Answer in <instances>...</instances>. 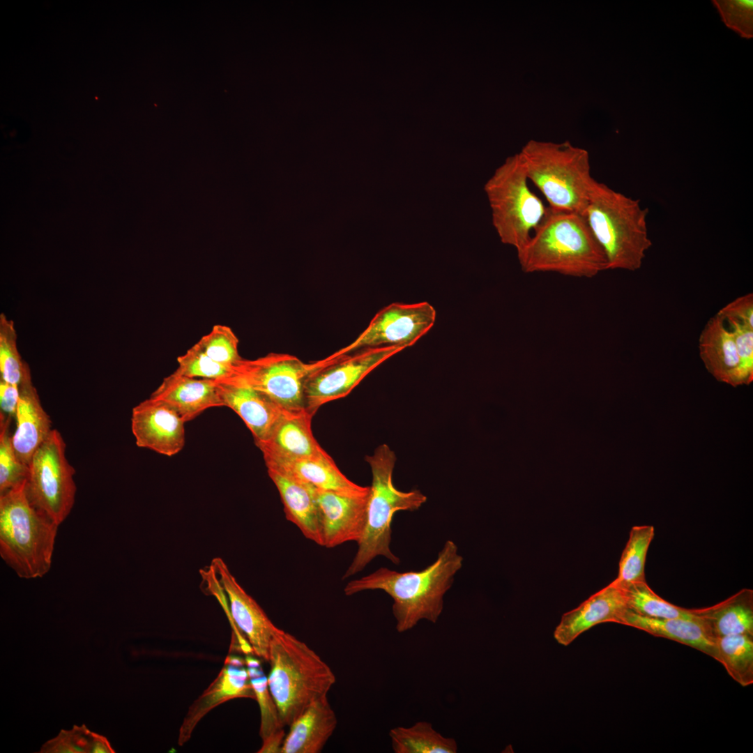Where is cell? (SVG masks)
Instances as JSON below:
<instances>
[{
  "label": "cell",
  "mask_w": 753,
  "mask_h": 753,
  "mask_svg": "<svg viewBox=\"0 0 753 753\" xmlns=\"http://www.w3.org/2000/svg\"><path fill=\"white\" fill-rule=\"evenodd\" d=\"M389 736L395 753H456L457 743L437 732L427 722H418L409 727L390 729Z\"/></svg>",
  "instance_id": "obj_28"
},
{
  "label": "cell",
  "mask_w": 753,
  "mask_h": 753,
  "mask_svg": "<svg viewBox=\"0 0 753 753\" xmlns=\"http://www.w3.org/2000/svg\"><path fill=\"white\" fill-rule=\"evenodd\" d=\"M617 623L643 630L653 636L677 641L716 659L715 642L698 620L651 618L637 614L627 608Z\"/></svg>",
  "instance_id": "obj_27"
},
{
  "label": "cell",
  "mask_w": 753,
  "mask_h": 753,
  "mask_svg": "<svg viewBox=\"0 0 753 753\" xmlns=\"http://www.w3.org/2000/svg\"><path fill=\"white\" fill-rule=\"evenodd\" d=\"M66 443L52 429L29 464L25 490L30 502L57 524L70 514L75 499V471L66 456Z\"/></svg>",
  "instance_id": "obj_10"
},
{
  "label": "cell",
  "mask_w": 753,
  "mask_h": 753,
  "mask_svg": "<svg viewBox=\"0 0 753 753\" xmlns=\"http://www.w3.org/2000/svg\"><path fill=\"white\" fill-rule=\"evenodd\" d=\"M463 558L452 540H447L436 560L419 571L399 572L386 568L349 582L346 595L366 590H381L393 600L396 630L404 632L423 620L436 623L443 608V596L451 587Z\"/></svg>",
  "instance_id": "obj_1"
},
{
  "label": "cell",
  "mask_w": 753,
  "mask_h": 753,
  "mask_svg": "<svg viewBox=\"0 0 753 753\" xmlns=\"http://www.w3.org/2000/svg\"><path fill=\"white\" fill-rule=\"evenodd\" d=\"M109 740L105 736L93 733L90 753H114Z\"/></svg>",
  "instance_id": "obj_43"
},
{
  "label": "cell",
  "mask_w": 753,
  "mask_h": 753,
  "mask_svg": "<svg viewBox=\"0 0 753 753\" xmlns=\"http://www.w3.org/2000/svg\"><path fill=\"white\" fill-rule=\"evenodd\" d=\"M523 163L517 153L508 158L486 182L484 189L492 224L501 241L521 250L544 218L547 208L529 188Z\"/></svg>",
  "instance_id": "obj_8"
},
{
  "label": "cell",
  "mask_w": 753,
  "mask_h": 753,
  "mask_svg": "<svg viewBox=\"0 0 753 753\" xmlns=\"http://www.w3.org/2000/svg\"><path fill=\"white\" fill-rule=\"evenodd\" d=\"M266 467L277 469L316 488L344 494L360 495L370 492V486L358 485L347 478L330 456L291 459L263 455Z\"/></svg>",
  "instance_id": "obj_23"
},
{
  "label": "cell",
  "mask_w": 753,
  "mask_h": 753,
  "mask_svg": "<svg viewBox=\"0 0 753 753\" xmlns=\"http://www.w3.org/2000/svg\"><path fill=\"white\" fill-rule=\"evenodd\" d=\"M403 349L397 346L363 349L319 370L305 385L306 410L314 416L323 404L346 397L372 370Z\"/></svg>",
  "instance_id": "obj_12"
},
{
  "label": "cell",
  "mask_w": 753,
  "mask_h": 753,
  "mask_svg": "<svg viewBox=\"0 0 753 753\" xmlns=\"http://www.w3.org/2000/svg\"><path fill=\"white\" fill-rule=\"evenodd\" d=\"M17 335L12 320L4 314L0 316V373L1 380L18 385L20 383L27 364L21 359L17 348Z\"/></svg>",
  "instance_id": "obj_34"
},
{
  "label": "cell",
  "mask_w": 753,
  "mask_h": 753,
  "mask_svg": "<svg viewBox=\"0 0 753 753\" xmlns=\"http://www.w3.org/2000/svg\"><path fill=\"white\" fill-rule=\"evenodd\" d=\"M20 398L18 385L11 384L3 380L0 381L1 411L15 418Z\"/></svg>",
  "instance_id": "obj_41"
},
{
  "label": "cell",
  "mask_w": 753,
  "mask_h": 753,
  "mask_svg": "<svg viewBox=\"0 0 753 753\" xmlns=\"http://www.w3.org/2000/svg\"><path fill=\"white\" fill-rule=\"evenodd\" d=\"M268 690L280 719L289 726L335 683L330 667L307 644L280 629L269 647Z\"/></svg>",
  "instance_id": "obj_3"
},
{
  "label": "cell",
  "mask_w": 753,
  "mask_h": 753,
  "mask_svg": "<svg viewBox=\"0 0 753 753\" xmlns=\"http://www.w3.org/2000/svg\"><path fill=\"white\" fill-rule=\"evenodd\" d=\"M372 471V484L367 508V522L356 554L344 579L363 570L377 556H383L398 565L400 558L391 552V524L394 514L400 510H418L427 496L418 489L402 492L393 482L396 462L395 452L386 444L378 446L365 457Z\"/></svg>",
  "instance_id": "obj_7"
},
{
  "label": "cell",
  "mask_w": 753,
  "mask_h": 753,
  "mask_svg": "<svg viewBox=\"0 0 753 753\" xmlns=\"http://www.w3.org/2000/svg\"><path fill=\"white\" fill-rule=\"evenodd\" d=\"M267 471L280 494L286 518L296 525L305 538L321 546L315 487L274 468L267 467Z\"/></svg>",
  "instance_id": "obj_25"
},
{
  "label": "cell",
  "mask_w": 753,
  "mask_h": 753,
  "mask_svg": "<svg viewBox=\"0 0 753 753\" xmlns=\"http://www.w3.org/2000/svg\"><path fill=\"white\" fill-rule=\"evenodd\" d=\"M211 568L217 584L227 595L234 623L244 634L252 651L268 662L271 642L280 628L238 584L222 558H214Z\"/></svg>",
  "instance_id": "obj_13"
},
{
  "label": "cell",
  "mask_w": 753,
  "mask_h": 753,
  "mask_svg": "<svg viewBox=\"0 0 753 753\" xmlns=\"http://www.w3.org/2000/svg\"><path fill=\"white\" fill-rule=\"evenodd\" d=\"M722 20L740 37H753V0H713Z\"/></svg>",
  "instance_id": "obj_37"
},
{
  "label": "cell",
  "mask_w": 753,
  "mask_h": 753,
  "mask_svg": "<svg viewBox=\"0 0 753 753\" xmlns=\"http://www.w3.org/2000/svg\"><path fill=\"white\" fill-rule=\"evenodd\" d=\"M655 535L652 525L634 526L622 552L615 581L621 586L645 580L647 552Z\"/></svg>",
  "instance_id": "obj_30"
},
{
  "label": "cell",
  "mask_w": 753,
  "mask_h": 753,
  "mask_svg": "<svg viewBox=\"0 0 753 753\" xmlns=\"http://www.w3.org/2000/svg\"><path fill=\"white\" fill-rule=\"evenodd\" d=\"M242 666L238 658H226L216 678L189 707L179 729V745H183L190 738L199 721L218 705L235 698L255 699L248 671Z\"/></svg>",
  "instance_id": "obj_16"
},
{
  "label": "cell",
  "mask_w": 753,
  "mask_h": 753,
  "mask_svg": "<svg viewBox=\"0 0 753 753\" xmlns=\"http://www.w3.org/2000/svg\"><path fill=\"white\" fill-rule=\"evenodd\" d=\"M185 423L171 406L151 397L132 411L131 429L137 446L168 457L184 447Z\"/></svg>",
  "instance_id": "obj_14"
},
{
  "label": "cell",
  "mask_w": 753,
  "mask_h": 753,
  "mask_svg": "<svg viewBox=\"0 0 753 753\" xmlns=\"http://www.w3.org/2000/svg\"><path fill=\"white\" fill-rule=\"evenodd\" d=\"M195 345L213 360L235 367L243 359L238 352V339L225 325H215Z\"/></svg>",
  "instance_id": "obj_33"
},
{
  "label": "cell",
  "mask_w": 753,
  "mask_h": 753,
  "mask_svg": "<svg viewBox=\"0 0 753 753\" xmlns=\"http://www.w3.org/2000/svg\"><path fill=\"white\" fill-rule=\"evenodd\" d=\"M724 321L734 336L742 385H749L753 380V328L734 320Z\"/></svg>",
  "instance_id": "obj_39"
},
{
  "label": "cell",
  "mask_w": 753,
  "mask_h": 753,
  "mask_svg": "<svg viewBox=\"0 0 753 753\" xmlns=\"http://www.w3.org/2000/svg\"><path fill=\"white\" fill-rule=\"evenodd\" d=\"M369 494L349 495L314 488L321 546L332 548L350 541L359 542L366 525Z\"/></svg>",
  "instance_id": "obj_15"
},
{
  "label": "cell",
  "mask_w": 753,
  "mask_h": 753,
  "mask_svg": "<svg viewBox=\"0 0 753 753\" xmlns=\"http://www.w3.org/2000/svg\"><path fill=\"white\" fill-rule=\"evenodd\" d=\"M648 209L639 199L595 181L585 215L602 248L607 270L635 271L652 245L647 227Z\"/></svg>",
  "instance_id": "obj_4"
},
{
  "label": "cell",
  "mask_w": 753,
  "mask_h": 753,
  "mask_svg": "<svg viewBox=\"0 0 753 753\" xmlns=\"http://www.w3.org/2000/svg\"><path fill=\"white\" fill-rule=\"evenodd\" d=\"M724 320H734L753 328V294L749 293L738 297L717 313Z\"/></svg>",
  "instance_id": "obj_40"
},
{
  "label": "cell",
  "mask_w": 753,
  "mask_h": 753,
  "mask_svg": "<svg viewBox=\"0 0 753 753\" xmlns=\"http://www.w3.org/2000/svg\"><path fill=\"white\" fill-rule=\"evenodd\" d=\"M436 312L428 302L393 303L380 310L367 328L340 351L345 354L372 347L413 346L434 326Z\"/></svg>",
  "instance_id": "obj_11"
},
{
  "label": "cell",
  "mask_w": 753,
  "mask_h": 753,
  "mask_svg": "<svg viewBox=\"0 0 753 753\" xmlns=\"http://www.w3.org/2000/svg\"><path fill=\"white\" fill-rule=\"evenodd\" d=\"M250 682L255 693L261 713L259 735L263 740L283 729L277 707L268 690L267 677L248 669Z\"/></svg>",
  "instance_id": "obj_36"
},
{
  "label": "cell",
  "mask_w": 753,
  "mask_h": 753,
  "mask_svg": "<svg viewBox=\"0 0 753 753\" xmlns=\"http://www.w3.org/2000/svg\"><path fill=\"white\" fill-rule=\"evenodd\" d=\"M93 732L85 725L74 726L71 730H61L56 737L45 743L43 753H90Z\"/></svg>",
  "instance_id": "obj_38"
},
{
  "label": "cell",
  "mask_w": 753,
  "mask_h": 753,
  "mask_svg": "<svg viewBox=\"0 0 753 753\" xmlns=\"http://www.w3.org/2000/svg\"><path fill=\"white\" fill-rule=\"evenodd\" d=\"M692 610L714 641L732 634L753 635L752 590L744 588L716 604Z\"/></svg>",
  "instance_id": "obj_26"
},
{
  "label": "cell",
  "mask_w": 753,
  "mask_h": 753,
  "mask_svg": "<svg viewBox=\"0 0 753 753\" xmlns=\"http://www.w3.org/2000/svg\"><path fill=\"white\" fill-rule=\"evenodd\" d=\"M699 351L706 368L715 379L732 386L742 385L733 334L717 314L709 319L700 333Z\"/></svg>",
  "instance_id": "obj_22"
},
{
  "label": "cell",
  "mask_w": 753,
  "mask_h": 753,
  "mask_svg": "<svg viewBox=\"0 0 753 753\" xmlns=\"http://www.w3.org/2000/svg\"><path fill=\"white\" fill-rule=\"evenodd\" d=\"M283 729L262 740V745L259 753H281L285 738Z\"/></svg>",
  "instance_id": "obj_42"
},
{
  "label": "cell",
  "mask_w": 753,
  "mask_h": 753,
  "mask_svg": "<svg viewBox=\"0 0 753 753\" xmlns=\"http://www.w3.org/2000/svg\"><path fill=\"white\" fill-rule=\"evenodd\" d=\"M519 155L528 181L542 193L548 208L585 214L596 181L586 150L569 142L530 140Z\"/></svg>",
  "instance_id": "obj_6"
},
{
  "label": "cell",
  "mask_w": 753,
  "mask_h": 753,
  "mask_svg": "<svg viewBox=\"0 0 753 753\" xmlns=\"http://www.w3.org/2000/svg\"><path fill=\"white\" fill-rule=\"evenodd\" d=\"M26 480L0 494V555L23 579L50 569L59 524L29 500Z\"/></svg>",
  "instance_id": "obj_5"
},
{
  "label": "cell",
  "mask_w": 753,
  "mask_h": 753,
  "mask_svg": "<svg viewBox=\"0 0 753 753\" xmlns=\"http://www.w3.org/2000/svg\"><path fill=\"white\" fill-rule=\"evenodd\" d=\"M337 724L325 696L312 703L289 725L281 753H319Z\"/></svg>",
  "instance_id": "obj_24"
},
{
  "label": "cell",
  "mask_w": 753,
  "mask_h": 753,
  "mask_svg": "<svg viewBox=\"0 0 753 753\" xmlns=\"http://www.w3.org/2000/svg\"><path fill=\"white\" fill-rule=\"evenodd\" d=\"M218 381L225 406L240 416L255 443L266 441L286 410L265 394L238 380L228 378Z\"/></svg>",
  "instance_id": "obj_18"
},
{
  "label": "cell",
  "mask_w": 753,
  "mask_h": 753,
  "mask_svg": "<svg viewBox=\"0 0 753 753\" xmlns=\"http://www.w3.org/2000/svg\"><path fill=\"white\" fill-rule=\"evenodd\" d=\"M622 587L628 608L637 614L657 618L697 620L692 609L678 607L664 600L648 586L646 581Z\"/></svg>",
  "instance_id": "obj_31"
},
{
  "label": "cell",
  "mask_w": 753,
  "mask_h": 753,
  "mask_svg": "<svg viewBox=\"0 0 753 753\" xmlns=\"http://www.w3.org/2000/svg\"><path fill=\"white\" fill-rule=\"evenodd\" d=\"M175 373L193 378L222 380L233 375L234 368L218 363L195 344L177 358Z\"/></svg>",
  "instance_id": "obj_35"
},
{
  "label": "cell",
  "mask_w": 753,
  "mask_h": 753,
  "mask_svg": "<svg viewBox=\"0 0 753 753\" xmlns=\"http://www.w3.org/2000/svg\"><path fill=\"white\" fill-rule=\"evenodd\" d=\"M517 254L525 273H554L592 278L607 270L605 254L586 215L577 212L547 208L530 239Z\"/></svg>",
  "instance_id": "obj_2"
},
{
  "label": "cell",
  "mask_w": 753,
  "mask_h": 753,
  "mask_svg": "<svg viewBox=\"0 0 753 753\" xmlns=\"http://www.w3.org/2000/svg\"><path fill=\"white\" fill-rule=\"evenodd\" d=\"M344 355L340 350L317 361L305 363L288 353H270L254 360L243 359L229 378L265 394L289 411L305 409V388L310 376Z\"/></svg>",
  "instance_id": "obj_9"
},
{
  "label": "cell",
  "mask_w": 753,
  "mask_h": 753,
  "mask_svg": "<svg viewBox=\"0 0 753 753\" xmlns=\"http://www.w3.org/2000/svg\"><path fill=\"white\" fill-rule=\"evenodd\" d=\"M312 417L306 409L285 411L268 439L255 444L263 455L291 459L328 457L313 435Z\"/></svg>",
  "instance_id": "obj_20"
},
{
  "label": "cell",
  "mask_w": 753,
  "mask_h": 753,
  "mask_svg": "<svg viewBox=\"0 0 753 753\" xmlns=\"http://www.w3.org/2000/svg\"><path fill=\"white\" fill-rule=\"evenodd\" d=\"M151 397L168 404L185 423L209 408L225 406L218 380L189 377L174 372L163 379Z\"/></svg>",
  "instance_id": "obj_21"
},
{
  "label": "cell",
  "mask_w": 753,
  "mask_h": 753,
  "mask_svg": "<svg viewBox=\"0 0 753 753\" xmlns=\"http://www.w3.org/2000/svg\"><path fill=\"white\" fill-rule=\"evenodd\" d=\"M716 659L743 687L753 683V635L732 634L715 640Z\"/></svg>",
  "instance_id": "obj_29"
},
{
  "label": "cell",
  "mask_w": 753,
  "mask_h": 753,
  "mask_svg": "<svg viewBox=\"0 0 753 753\" xmlns=\"http://www.w3.org/2000/svg\"><path fill=\"white\" fill-rule=\"evenodd\" d=\"M20 398L15 415L16 427L12 443L17 458L28 465L32 456L52 429L51 420L40 403L28 367L19 384Z\"/></svg>",
  "instance_id": "obj_19"
},
{
  "label": "cell",
  "mask_w": 753,
  "mask_h": 753,
  "mask_svg": "<svg viewBox=\"0 0 753 753\" xmlns=\"http://www.w3.org/2000/svg\"><path fill=\"white\" fill-rule=\"evenodd\" d=\"M11 416L0 413V494L26 480L29 466L17 458L10 433Z\"/></svg>",
  "instance_id": "obj_32"
},
{
  "label": "cell",
  "mask_w": 753,
  "mask_h": 753,
  "mask_svg": "<svg viewBox=\"0 0 753 753\" xmlns=\"http://www.w3.org/2000/svg\"><path fill=\"white\" fill-rule=\"evenodd\" d=\"M627 608L624 590L614 580L577 608L564 614L554 632V639L559 644L568 646L598 624L617 623Z\"/></svg>",
  "instance_id": "obj_17"
}]
</instances>
